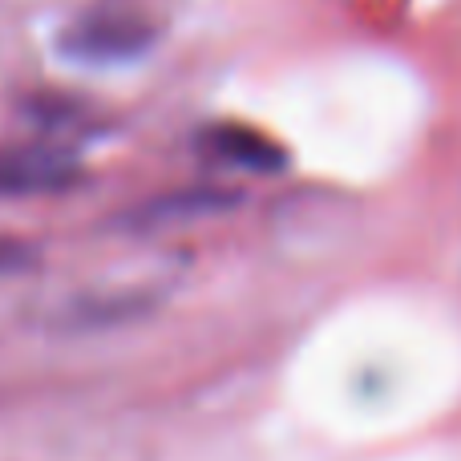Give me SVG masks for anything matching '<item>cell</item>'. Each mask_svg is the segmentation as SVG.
<instances>
[{
  "label": "cell",
  "instance_id": "obj_1",
  "mask_svg": "<svg viewBox=\"0 0 461 461\" xmlns=\"http://www.w3.org/2000/svg\"><path fill=\"white\" fill-rule=\"evenodd\" d=\"M154 41V21L130 0H102L86 8L77 21L65 29L61 49L77 61L89 65H113L142 57Z\"/></svg>",
  "mask_w": 461,
  "mask_h": 461
},
{
  "label": "cell",
  "instance_id": "obj_2",
  "mask_svg": "<svg viewBox=\"0 0 461 461\" xmlns=\"http://www.w3.org/2000/svg\"><path fill=\"white\" fill-rule=\"evenodd\" d=\"M77 183V162L49 146L0 150V194H49Z\"/></svg>",
  "mask_w": 461,
  "mask_h": 461
},
{
  "label": "cell",
  "instance_id": "obj_3",
  "mask_svg": "<svg viewBox=\"0 0 461 461\" xmlns=\"http://www.w3.org/2000/svg\"><path fill=\"white\" fill-rule=\"evenodd\" d=\"M211 150H215L219 158H227V162H239V167H247V170H271V167L284 162L271 142L255 138L251 130H230V126L211 134Z\"/></svg>",
  "mask_w": 461,
  "mask_h": 461
},
{
  "label": "cell",
  "instance_id": "obj_4",
  "mask_svg": "<svg viewBox=\"0 0 461 461\" xmlns=\"http://www.w3.org/2000/svg\"><path fill=\"white\" fill-rule=\"evenodd\" d=\"M24 251H16L13 243H0V267H8V263H21Z\"/></svg>",
  "mask_w": 461,
  "mask_h": 461
}]
</instances>
